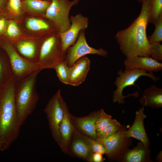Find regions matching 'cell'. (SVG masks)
Listing matches in <instances>:
<instances>
[{
	"mask_svg": "<svg viewBox=\"0 0 162 162\" xmlns=\"http://www.w3.org/2000/svg\"><path fill=\"white\" fill-rule=\"evenodd\" d=\"M125 132L119 129L112 135L99 141L105 147L108 156L110 157L121 147L125 137Z\"/></svg>",
	"mask_w": 162,
	"mask_h": 162,
	"instance_id": "cell-19",
	"label": "cell"
},
{
	"mask_svg": "<svg viewBox=\"0 0 162 162\" xmlns=\"http://www.w3.org/2000/svg\"><path fill=\"white\" fill-rule=\"evenodd\" d=\"M124 70L134 69H144L150 72H158L162 69V64L150 57L134 56L127 57L124 62Z\"/></svg>",
	"mask_w": 162,
	"mask_h": 162,
	"instance_id": "cell-12",
	"label": "cell"
},
{
	"mask_svg": "<svg viewBox=\"0 0 162 162\" xmlns=\"http://www.w3.org/2000/svg\"><path fill=\"white\" fill-rule=\"evenodd\" d=\"M16 51L27 60L37 63L40 49L34 42L23 40L18 42L14 46Z\"/></svg>",
	"mask_w": 162,
	"mask_h": 162,
	"instance_id": "cell-18",
	"label": "cell"
},
{
	"mask_svg": "<svg viewBox=\"0 0 162 162\" xmlns=\"http://www.w3.org/2000/svg\"><path fill=\"white\" fill-rule=\"evenodd\" d=\"M121 125L116 119H112L102 129L97 132V140H102L118 131Z\"/></svg>",
	"mask_w": 162,
	"mask_h": 162,
	"instance_id": "cell-22",
	"label": "cell"
},
{
	"mask_svg": "<svg viewBox=\"0 0 162 162\" xmlns=\"http://www.w3.org/2000/svg\"><path fill=\"white\" fill-rule=\"evenodd\" d=\"M69 0H51L44 16L53 24L56 31L62 33L67 30L71 23L69 18L70 10L74 6Z\"/></svg>",
	"mask_w": 162,
	"mask_h": 162,
	"instance_id": "cell-7",
	"label": "cell"
},
{
	"mask_svg": "<svg viewBox=\"0 0 162 162\" xmlns=\"http://www.w3.org/2000/svg\"><path fill=\"white\" fill-rule=\"evenodd\" d=\"M102 154L98 152H93L92 155V162H103L105 159Z\"/></svg>",
	"mask_w": 162,
	"mask_h": 162,
	"instance_id": "cell-33",
	"label": "cell"
},
{
	"mask_svg": "<svg viewBox=\"0 0 162 162\" xmlns=\"http://www.w3.org/2000/svg\"><path fill=\"white\" fill-rule=\"evenodd\" d=\"M90 54H97L106 57L108 56V52L101 47L97 49L90 46L86 39L85 30H82L74 44L67 49L64 61L70 67L80 58Z\"/></svg>",
	"mask_w": 162,
	"mask_h": 162,
	"instance_id": "cell-9",
	"label": "cell"
},
{
	"mask_svg": "<svg viewBox=\"0 0 162 162\" xmlns=\"http://www.w3.org/2000/svg\"><path fill=\"white\" fill-rule=\"evenodd\" d=\"M90 61L83 57L69 67L68 84L78 86L85 80L90 68Z\"/></svg>",
	"mask_w": 162,
	"mask_h": 162,
	"instance_id": "cell-13",
	"label": "cell"
},
{
	"mask_svg": "<svg viewBox=\"0 0 162 162\" xmlns=\"http://www.w3.org/2000/svg\"><path fill=\"white\" fill-rule=\"evenodd\" d=\"M66 52L62 48L58 32L46 38L41 44L37 63L42 70L52 69L54 66L64 61Z\"/></svg>",
	"mask_w": 162,
	"mask_h": 162,
	"instance_id": "cell-4",
	"label": "cell"
},
{
	"mask_svg": "<svg viewBox=\"0 0 162 162\" xmlns=\"http://www.w3.org/2000/svg\"><path fill=\"white\" fill-rule=\"evenodd\" d=\"M26 26L28 29L33 31H47L50 28V26L48 22L43 20L34 18L27 20Z\"/></svg>",
	"mask_w": 162,
	"mask_h": 162,
	"instance_id": "cell-24",
	"label": "cell"
},
{
	"mask_svg": "<svg viewBox=\"0 0 162 162\" xmlns=\"http://www.w3.org/2000/svg\"><path fill=\"white\" fill-rule=\"evenodd\" d=\"M150 44L151 56L154 60L160 62L162 60V45L160 43Z\"/></svg>",
	"mask_w": 162,
	"mask_h": 162,
	"instance_id": "cell-31",
	"label": "cell"
},
{
	"mask_svg": "<svg viewBox=\"0 0 162 162\" xmlns=\"http://www.w3.org/2000/svg\"><path fill=\"white\" fill-rule=\"evenodd\" d=\"M8 0H0V11L4 7Z\"/></svg>",
	"mask_w": 162,
	"mask_h": 162,
	"instance_id": "cell-35",
	"label": "cell"
},
{
	"mask_svg": "<svg viewBox=\"0 0 162 162\" xmlns=\"http://www.w3.org/2000/svg\"><path fill=\"white\" fill-rule=\"evenodd\" d=\"M7 24L4 18L0 19V33L3 32L6 30Z\"/></svg>",
	"mask_w": 162,
	"mask_h": 162,
	"instance_id": "cell-34",
	"label": "cell"
},
{
	"mask_svg": "<svg viewBox=\"0 0 162 162\" xmlns=\"http://www.w3.org/2000/svg\"><path fill=\"white\" fill-rule=\"evenodd\" d=\"M67 105L65 106L63 118L59 125L60 137L59 146L64 153L68 154V147L74 132L75 128L73 124Z\"/></svg>",
	"mask_w": 162,
	"mask_h": 162,
	"instance_id": "cell-15",
	"label": "cell"
},
{
	"mask_svg": "<svg viewBox=\"0 0 162 162\" xmlns=\"http://www.w3.org/2000/svg\"><path fill=\"white\" fill-rule=\"evenodd\" d=\"M52 69L55 70L59 80L64 84H68L69 67L65 61L57 64Z\"/></svg>",
	"mask_w": 162,
	"mask_h": 162,
	"instance_id": "cell-26",
	"label": "cell"
},
{
	"mask_svg": "<svg viewBox=\"0 0 162 162\" xmlns=\"http://www.w3.org/2000/svg\"><path fill=\"white\" fill-rule=\"evenodd\" d=\"M143 106H148L153 108L162 107V89L152 85L144 90L143 96L140 99Z\"/></svg>",
	"mask_w": 162,
	"mask_h": 162,
	"instance_id": "cell-17",
	"label": "cell"
},
{
	"mask_svg": "<svg viewBox=\"0 0 162 162\" xmlns=\"http://www.w3.org/2000/svg\"><path fill=\"white\" fill-rule=\"evenodd\" d=\"M0 46L8 58L16 81L21 80L37 70H41L37 63L27 60L19 54L11 42H5L0 44Z\"/></svg>",
	"mask_w": 162,
	"mask_h": 162,
	"instance_id": "cell-6",
	"label": "cell"
},
{
	"mask_svg": "<svg viewBox=\"0 0 162 162\" xmlns=\"http://www.w3.org/2000/svg\"><path fill=\"white\" fill-rule=\"evenodd\" d=\"M102 110L94 111L82 117H75L71 115V119L75 129L80 133L96 140L97 133L95 129V122Z\"/></svg>",
	"mask_w": 162,
	"mask_h": 162,
	"instance_id": "cell-11",
	"label": "cell"
},
{
	"mask_svg": "<svg viewBox=\"0 0 162 162\" xmlns=\"http://www.w3.org/2000/svg\"><path fill=\"white\" fill-rule=\"evenodd\" d=\"M41 70H37L24 78L16 81L14 99L18 121L22 126L36 108L39 97L36 84L38 75Z\"/></svg>",
	"mask_w": 162,
	"mask_h": 162,
	"instance_id": "cell-3",
	"label": "cell"
},
{
	"mask_svg": "<svg viewBox=\"0 0 162 162\" xmlns=\"http://www.w3.org/2000/svg\"><path fill=\"white\" fill-rule=\"evenodd\" d=\"M7 35L10 38H13L19 36L21 33L20 30L16 23L14 20L10 21L6 28Z\"/></svg>",
	"mask_w": 162,
	"mask_h": 162,
	"instance_id": "cell-32",
	"label": "cell"
},
{
	"mask_svg": "<svg viewBox=\"0 0 162 162\" xmlns=\"http://www.w3.org/2000/svg\"><path fill=\"white\" fill-rule=\"evenodd\" d=\"M146 155V150L138 148L129 151L125 157V160L128 162H140L143 161Z\"/></svg>",
	"mask_w": 162,
	"mask_h": 162,
	"instance_id": "cell-25",
	"label": "cell"
},
{
	"mask_svg": "<svg viewBox=\"0 0 162 162\" xmlns=\"http://www.w3.org/2000/svg\"><path fill=\"white\" fill-rule=\"evenodd\" d=\"M66 105L59 89L49 100L44 110L47 116L52 137L58 146L60 140L59 125Z\"/></svg>",
	"mask_w": 162,
	"mask_h": 162,
	"instance_id": "cell-8",
	"label": "cell"
},
{
	"mask_svg": "<svg viewBox=\"0 0 162 162\" xmlns=\"http://www.w3.org/2000/svg\"><path fill=\"white\" fill-rule=\"evenodd\" d=\"M80 0H73V2L74 5H76L78 4Z\"/></svg>",
	"mask_w": 162,
	"mask_h": 162,
	"instance_id": "cell-36",
	"label": "cell"
},
{
	"mask_svg": "<svg viewBox=\"0 0 162 162\" xmlns=\"http://www.w3.org/2000/svg\"><path fill=\"white\" fill-rule=\"evenodd\" d=\"M14 78L0 87V151L8 149L20 132L14 99Z\"/></svg>",
	"mask_w": 162,
	"mask_h": 162,
	"instance_id": "cell-2",
	"label": "cell"
},
{
	"mask_svg": "<svg viewBox=\"0 0 162 162\" xmlns=\"http://www.w3.org/2000/svg\"><path fill=\"white\" fill-rule=\"evenodd\" d=\"M51 2V0H23L22 4L24 9L28 11L45 14Z\"/></svg>",
	"mask_w": 162,
	"mask_h": 162,
	"instance_id": "cell-20",
	"label": "cell"
},
{
	"mask_svg": "<svg viewBox=\"0 0 162 162\" xmlns=\"http://www.w3.org/2000/svg\"><path fill=\"white\" fill-rule=\"evenodd\" d=\"M81 137L84 140L93 152L106 153L105 148L100 141L81 134L77 130Z\"/></svg>",
	"mask_w": 162,
	"mask_h": 162,
	"instance_id": "cell-27",
	"label": "cell"
},
{
	"mask_svg": "<svg viewBox=\"0 0 162 162\" xmlns=\"http://www.w3.org/2000/svg\"><path fill=\"white\" fill-rule=\"evenodd\" d=\"M93 153L75 129L68 146V154L88 162H92V155Z\"/></svg>",
	"mask_w": 162,
	"mask_h": 162,
	"instance_id": "cell-14",
	"label": "cell"
},
{
	"mask_svg": "<svg viewBox=\"0 0 162 162\" xmlns=\"http://www.w3.org/2000/svg\"><path fill=\"white\" fill-rule=\"evenodd\" d=\"M155 26L154 32L148 38L150 43H160L162 40V14L159 17Z\"/></svg>",
	"mask_w": 162,
	"mask_h": 162,
	"instance_id": "cell-28",
	"label": "cell"
},
{
	"mask_svg": "<svg viewBox=\"0 0 162 162\" xmlns=\"http://www.w3.org/2000/svg\"><path fill=\"white\" fill-rule=\"evenodd\" d=\"M117 76L114 82L116 89L113 92L112 101L114 103L118 102L120 104L124 103V99L130 96H137L139 93L136 92L128 96L122 94L123 89L126 87L134 86L137 80L141 76H146L150 78L154 82L158 81L160 78L155 76L153 72H148L144 69H134L133 70L123 71L120 69L117 72Z\"/></svg>",
	"mask_w": 162,
	"mask_h": 162,
	"instance_id": "cell-5",
	"label": "cell"
},
{
	"mask_svg": "<svg viewBox=\"0 0 162 162\" xmlns=\"http://www.w3.org/2000/svg\"><path fill=\"white\" fill-rule=\"evenodd\" d=\"M112 119V116L106 114L102 109L100 114L95 122V129L97 133L104 128Z\"/></svg>",
	"mask_w": 162,
	"mask_h": 162,
	"instance_id": "cell-29",
	"label": "cell"
},
{
	"mask_svg": "<svg viewBox=\"0 0 162 162\" xmlns=\"http://www.w3.org/2000/svg\"><path fill=\"white\" fill-rule=\"evenodd\" d=\"M150 12L149 23L155 26L159 17L162 14V0H149Z\"/></svg>",
	"mask_w": 162,
	"mask_h": 162,
	"instance_id": "cell-23",
	"label": "cell"
},
{
	"mask_svg": "<svg viewBox=\"0 0 162 162\" xmlns=\"http://www.w3.org/2000/svg\"><path fill=\"white\" fill-rule=\"evenodd\" d=\"M14 78L8 56L0 55V87L7 83Z\"/></svg>",
	"mask_w": 162,
	"mask_h": 162,
	"instance_id": "cell-21",
	"label": "cell"
},
{
	"mask_svg": "<svg viewBox=\"0 0 162 162\" xmlns=\"http://www.w3.org/2000/svg\"><path fill=\"white\" fill-rule=\"evenodd\" d=\"M7 8L11 14L15 16L22 13V4L20 0H8Z\"/></svg>",
	"mask_w": 162,
	"mask_h": 162,
	"instance_id": "cell-30",
	"label": "cell"
},
{
	"mask_svg": "<svg viewBox=\"0 0 162 162\" xmlns=\"http://www.w3.org/2000/svg\"><path fill=\"white\" fill-rule=\"evenodd\" d=\"M136 0L138 2L142 3L144 2V1H146L147 0Z\"/></svg>",
	"mask_w": 162,
	"mask_h": 162,
	"instance_id": "cell-37",
	"label": "cell"
},
{
	"mask_svg": "<svg viewBox=\"0 0 162 162\" xmlns=\"http://www.w3.org/2000/svg\"><path fill=\"white\" fill-rule=\"evenodd\" d=\"M144 110L143 106L136 112L134 122L129 129L125 131L124 134L126 137H133L140 141L144 146L147 147L149 143L144 125V120L146 117Z\"/></svg>",
	"mask_w": 162,
	"mask_h": 162,
	"instance_id": "cell-16",
	"label": "cell"
},
{
	"mask_svg": "<svg viewBox=\"0 0 162 162\" xmlns=\"http://www.w3.org/2000/svg\"><path fill=\"white\" fill-rule=\"evenodd\" d=\"M139 16L127 28L116 34L115 38L120 49L126 57H150V44L146 34L150 12L149 0L142 3Z\"/></svg>",
	"mask_w": 162,
	"mask_h": 162,
	"instance_id": "cell-1",
	"label": "cell"
},
{
	"mask_svg": "<svg viewBox=\"0 0 162 162\" xmlns=\"http://www.w3.org/2000/svg\"><path fill=\"white\" fill-rule=\"evenodd\" d=\"M71 25L66 31L58 33L61 39L63 50L66 52L68 48L76 41L79 33L82 30L87 28L88 20L81 14L75 16L71 15L70 17Z\"/></svg>",
	"mask_w": 162,
	"mask_h": 162,
	"instance_id": "cell-10",
	"label": "cell"
}]
</instances>
